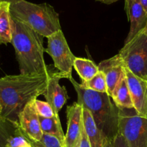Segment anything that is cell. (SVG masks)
<instances>
[{
  "label": "cell",
  "instance_id": "6da1fadb",
  "mask_svg": "<svg viewBox=\"0 0 147 147\" xmlns=\"http://www.w3.org/2000/svg\"><path fill=\"white\" fill-rule=\"evenodd\" d=\"M52 73L43 75L20 73L0 78L1 108L0 119L18 122L19 115L26 105L43 94Z\"/></svg>",
  "mask_w": 147,
  "mask_h": 147
},
{
  "label": "cell",
  "instance_id": "7a4b0ae2",
  "mask_svg": "<svg viewBox=\"0 0 147 147\" xmlns=\"http://www.w3.org/2000/svg\"><path fill=\"white\" fill-rule=\"evenodd\" d=\"M12 17V16H11ZM43 38L30 27L12 17V41L21 74L53 73L46 64Z\"/></svg>",
  "mask_w": 147,
  "mask_h": 147
},
{
  "label": "cell",
  "instance_id": "3957f363",
  "mask_svg": "<svg viewBox=\"0 0 147 147\" xmlns=\"http://www.w3.org/2000/svg\"><path fill=\"white\" fill-rule=\"evenodd\" d=\"M69 80L76 92L77 103L89 111L107 141L113 142L119 134V109L112 103L109 94L84 88L73 77Z\"/></svg>",
  "mask_w": 147,
  "mask_h": 147
},
{
  "label": "cell",
  "instance_id": "277c9868",
  "mask_svg": "<svg viewBox=\"0 0 147 147\" xmlns=\"http://www.w3.org/2000/svg\"><path fill=\"white\" fill-rule=\"evenodd\" d=\"M10 13L12 17L46 38L61 30L59 14L47 3L35 4L20 0L10 4Z\"/></svg>",
  "mask_w": 147,
  "mask_h": 147
},
{
  "label": "cell",
  "instance_id": "5b68a950",
  "mask_svg": "<svg viewBox=\"0 0 147 147\" xmlns=\"http://www.w3.org/2000/svg\"><path fill=\"white\" fill-rule=\"evenodd\" d=\"M118 55L129 71L147 81V30L145 28L125 43Z\"/></svg>",
  "mask_w": 147,
  "mask_h": 147
},
{
  "label": "cell",
  "instance_id": "8992f818",
  "mask_svg": "<svg viewBox=\"0 0 147 147\" xmlns=\"http://www.w3.org/2000/svg\"><path fill=\"white\" fill-rule=\"evenodd\" d=\"M118 130L128 147H147V118L133 109H119Z\"/></svg>",
  "mask_w": 147,
  "mask_h": 147
},
{
  "label": "cell",
  "instance_id": "52a82bcc",
  "mask_svg": "<svg viewBox=\"0 0 147 147\" xmlns=\"http://www.w3.org/2000/svg\"><path fill=\"white\" fill-rule=\"evenodd\" d=\"M47 39L48 46L45 52L53 59L55 68L59 70L63 78L69 80L72 77V68L76 57L71 51L63 31L59 30Z\"/></svg>",
  "mask_w": 147,
  "mask_h": 147
},
{
  "label": "cell",
  "instance_id": "ba28073f",
  "mask_svg": "<svg viewBox=\"0 0 147 147\" xmlns=\"http://www.w3.org/2000/svg\"><path fill=\"white\" fill-rule=\"evenodd\" d=\"M82 111L83 107L77 102L67 107V130L63 142L64 147H79L84 129Z\"/></svg>",
  "mask_w": 147,
  "mask_h": 147
},
{
  "label": "cell",
  "instance_id": "9c48e42d",
  "mask_svg": "<svg viewBox=\"0 0 147 147\" xmlns=\"http://www.w3.org/2000/svg\"><path fill=\"white\" fill-rule=\"evenodd\" d=\"M125 74L135 113L147 118V81L137 77L125 67Z\"/></svg>",
  "mask_w": 147,
  "mask_h": 147
},
{
  "label": "cell",
  "instance_id": "30bf717a",
  "mask_svg": "<svg viewBox=\"0 0 147 147\" xmlns=\"http://www.w3.org/2000/svg\"><path fill=\"white\" fill-rule=\"evenodd\" d=\"M18 123L22 131L30 139L40 141L43 136L40 128L39 116L35 106V100H32L26 105L18 117Z\"/></svg>",
  "mask_w": 147,
  "mask_h": 147
},
{
  "label": "cell",
  "instance_id": "8fae6325",
  "mask_svg": "<svg viewBox=\"0 0 147 147\" xmlns=\"http://www.w3.org/2000/svg\"><path fill=\"white\" fill-rule=\"evenodd\" d=\"M61 78H63V76L59 72L52 73L43 94L46 102L50 104L56 114H59V112L69 98L66 88L59 84V80Z\"/></svg>",
  "mask_w": 147,
  "mask_h": 147
},
{
  "label": "cell",
  "instance_id": "7c38bea8",
  "mask_svg": "<svg viewBox=\"0 0 147 147\" xmlns=\"http://www.w3.org/2000/svg\"><path fill=\"white\" fill-rule=\"evenodd\" d=\"M98 68L105 74L108 93L111 96L120 80L125 76V65L123 62L118 54L110 58L101 61L98 65Z\"/></svg>",
  "mask_w": 147,
  "mask_h": 147
},
{
  "label": "cell",
  "instance_id": "4fadbf2b",
  "mask_svg": "<svg viewBox=\"0 0 147 147\" xmlns=\"http://www.w3.org/2000/svg\"><path fill=\"white\" fill-rule=\"evenodd\" d=\"M125 9L131 24L129 32L125 40V43H126L137 33L145 28L147 14L139 0H125Z\"/></svg>",
  "mask_w": 147,
  "mask_h": 147
},
{
  "label": "cell",
  "instance_id": "5bb4252c",
  "mask_svg": "<svg viewBox=\"0 0 147 147\" xmlns=\"http://www.w3.org/2000/svg\"><path fill=\"white\" fill-rule=\"evenodd\" d=\"M83 125L91 147H103L107 139L95 124L92 115L88 110L83 108Z\"/></svg>",
  "mask_w": 147,
  "mask_h": 147
},
{
  "label": "cell",
  "instance_id": "9a60e30c",
  "mask_svg": "<svg viewBox=\"0 0 147 147\" xmlns=\"http://www.w3.org/2000/svg\"><path fill=\"white\" fill-rule=\"evenodd\" d=\"M110 97L113 100L115 106L120 110L133 109L125 74L120 80Z\"/></svg>",
  "mask_w": 147,
  "mask_h": 147
},
{
  "label": "cell",
  "instance_id": "2e32d148",
  "mask_svg": "<svg viewBox=\"0 0 147 147\" xmlns=\"http://www.w3.org/2000/svg\"><path fill=\"white\" fill-rule=\"evenodd\" d=\"M10 4L0 1V44H8L12 41V17Z\"/></svg>",
  "mask_w": 147,
  "mask_h": 147
},
{
  "label": "cell",
  "instance_id": "e0dca14e",
  "mask_svg": "<svg viewBox=\"0 0 147 147\" xmlns=\"http://www.w3.org/2000/svg\"><path fill=\"white\" fill-rule=\"evenodd\" d=\"M39 121L43 134L54 136L63 144L65 134L61 124L59 114H55L51 118H43L39 116Z\"/></svg>",
  "mask_w": 147,
  "mask_h": 147
},
{
  "label": "cell",
  "instance_id": "ac0fdd59",
  "mask_svg": "<svg viewBox=\"0 0 147 147\" xmlns=\"http://www.w3.org/2000/svg\"><path fill=\"white\" fill-rule=\"evenodd\" d=\"M73 67L80 77L82 82L88 81L99 72L98 65L89 59L76 57Z\"/></svg>",
  "mask_w": 147,
  "mask_h": 147
},
{
  "label": "cell",
  "instance_id": "d6986e66",
  "mask_svg": "<svg viewBox=\"0 0 147 147\" xmlns=\"http://www.w3.org/2000/svg\"><path fill=\"white\" fill-rule=\"evenodd\" d=\"M80 86L84 88L93 90V91L99 92V93H108V87H107L105 74L100 70H99V72L89 80L82 82L80 83Z\"/></svg>",
  "mask_w": 147,
  "mask_h": 147
},
{
  "label": "cell",
  "instance_id": "ffe728a7",
  "mask_svg": "<svg viewBox=\"0 0 147 147\" xmlns=\"http://www.w3.org/2000/svg\"><path fill=\"white\" fill-rule=\"evenodd\" d=\"M7 147H33L22 132L21 128L18 123L14 132L7 140Z\"/></svg>",
  "mask_w": 147,
  "mask_h": 147
},
{
  "label": "cell",
  "instance_id": "44dd1931",
  "mask_svg": "<svg viewBox=\"0 0 147 147\" xmlns=\"http://www.w3.org/2000/svg\"><path fill=\"white\" fill-rule=\"evenodd\" d=\"M22 132L24 135L27 140L30 142L33 147H64V145L57 138L54 137L53 136L45 134H43V136L40 139V141H34L33 139H30L21 129Z\"/></svg>",
  "mask_w": 147,
  "mask_h": 147
},
{
  "label": "cell",
  "instance_id": "7402d4cb",
  "mask_svg": "<svg viewBox=\"0 0 147 147\" xmlns=\"http://www.w3.org/2000/svg\"><path fill=\"white\" fill-rule=\"evenodd\" d=\"M17 123L0 119V147H7V140L15 131Z\"/></svg>",
  "mask_w": 147,
  "mask_h": 147
},
{
  "label": "cell",
  "instance_id": "603a6c76",
  "mask_svg": "<svg viewBox=\"0 0 147 147\" xmlns=\"http://www.w3.org/2000/svg\"><path fill=\"white\" fill-rule=\"evenodd\" d=\"M35 106L39 116L43 118H51L56 113L48 102L40 100H35Z\"/></svg>",
  "mask_w": 147,
  "mask_h": 147
},
{
  "label": "cell",
  "instance_id": "cb8c5ba5",
  "mask_svg": "<svg viewBox=\"0 0 147 147\" xmlns=\"http://www.w3.org/2000/svg\"><path fill=\"white\" fill-rule=\"evenodd\" d=\"M112 143H113L114 147H128L125 139H124L123 136L120 134H118L115 136V139L113 140Z\"/></svg>",
  "mask_w": 147,
  "mask_h": 147
},
{
  "label": "cell",
  "instance_id": "d4e9b609",
  "mask_svg": "<svg viewBox=\"0 0 147 147\" xmlns=\"http://www.w3.org/2000/svg\"><path fill=\"white\" fill-rule=\"evenodd\" d=\"M79 147H91L90 144H89V140L87 139V136H86V133H85L84 129H83V131H82V140H81Z\"/></svg>",
  "mask_w": 147,
  "mask_h": 147
},
{
  "label": "cell",
  "instance_id": "484cf974",
  "mask_svg": "<svg viewBox=\"0 0 147 147\" xmlns=\"http://www.w3.org/2000/svg\"><path fill=\"white\" fill-rule=\"evenodd\" d=\"M97 1H100V2L104 3V4H111L112 3H115L116 1H118V0H96Z\"/></svg>",
  "mask_w": 147,
  "mask_h": 147
},
{
  "label": "cell",
  "instance_id": "4316f807",
  "mask_svg": "<svg viewBox=\"0 0 147 147\" xmlns=\"http://www.w3.org/2000/svg\"><path fill=\"white\" fill-rule=\"evenodd\" d=\"M139 1L144 9L145 10L146 13L147 14V0H139Z\"/></svg>",
  "mask_w": 147,
  "mask_h": 147
},
{
  "label": "cell",
  "instance_id": "83f0119b",
  "mask_svg": "<svg viewBox=\"0 0 147 147\" xmlns=\"http://www.w3.org/2000/svg\"><path fill=\"white\" fill-rule=\"evenodd\" d=\"M103 147H114L113 146V143L112 142H106V143L105 144Z\"/></svg>",
  "mask_w": 147,
  "mask_h": 147
},
{
  "label": "cell",
  "instance_id": "f1b7e54d",
  "mask_svg": "<svg viewBox=\"0 0 147 147\" xmlns=\"http://www.w3.org/2000/svg\"><path fill=\"white\" fill-rule=\"evenodd\" d=\"M20 0H0V1H7V2H10V3H14L16 2V1H18Z\"/></svg>",
  "mask_w": 147,
  "mask_h": 147
},
{
  "label": "cell",
  "instance_id": "f546056e",
  "mask_svg": "<svg viewBox=\"0 0 147 147\" xmlns=\"http://www.w3.org/2000/svg\"><path fill=\"white\" fill-rule=\"evenodd\" d=\"M1 105H0V115H1Z\"/></svg>",
  "mask_w": 147,
  "mask_h": 147
},
{
  "label": "cell",
  "instance_id": "4dcf8cb0",
  "mask_svg": "<svg viewBox=\"0 0 147 147\" xmlns=\"http://www.w3.org/2000/svg\"><path fill=\"white\" fill-rule=\"evenodd\" d=\"M145 29L147 30V22H146V27H145Z\"/></svg>",
  "mask_w": 147,
  "mask_h": 147
}]
</instances>
